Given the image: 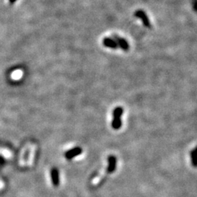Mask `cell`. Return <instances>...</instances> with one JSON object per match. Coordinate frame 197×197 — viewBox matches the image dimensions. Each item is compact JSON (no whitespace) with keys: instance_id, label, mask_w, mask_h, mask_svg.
Returning a JSON list of instances; mask_svg holds the SVG:
<instances>
[{"instance_id":"6da1fadb","label":"cell","mask_w":197,"mask_h":197,"mask_svg":"<svg viewBox=\"0 0 197 197\" xmlns=\"http://www.w3.org/2000/svg\"><path fill=\"white\" fill-rule=\"evenodd\" d=\"M124 113V109L121 107H117L112 112V128L115 130H118L122 126L121 118Z\"/></svg>"},{"instance_id":"7a4b0ae2","label":"cell","mask_w":197,"mask_h":197,"mask_svg":"<svg viewBox=\"0 0 197 197\" xmlns=\"http://www.w3.org/2000/svg\"><path fill=\"white\" fill-rule=\"evenodd\" d=\"M117 158L115 156H110L107 158V174L110 175L114 172L117 168Z\"/></svg>"},{"instance_id":"3957f363","label":"cell","mask_w":197,"mask_h":197,"mask_svg":"<svg viewBox=\"0 0 197 197\" xmlns=\"http://www.w3.org/2000/svg\"><path fill=\"white\" fill-rule=\"evenodd\" d=\"M134 15L142 21V23H143V25L145 27H147V28H150V27L151 26V21H150V19L148 18L147 14H146L143 10H136L135 12V13H134Z\"/></svg>"},{"instance_id":"277c9868","label":"cell","mask_w":197,"mask_h":197,"mask_svg":"<svg viewBox=\"0 0 197 197\" xmlns=\"http://www.w3.org/2000/svg\"><path fill=\"white\" fill-rule=\"evenodd\" d=\"M112 38L116 41L117 44H118V46L119 48H121L122 50L126 51V50L129 49V44H128V42L124 38L121 37H119L118 35L116 34L112 35Z\"/></svg>"},{"instance_id":"5b68a950","label":"cell","mask_w":197,"mask_h":197,"mask_svg":"<svg viewBox=\"0 0 197 197\" xmlns=\"http://www.w3.org/2000/svg\"><path fill=\"white\" fill-rule=\"evenodd\" d=\"M82 152H83V150H82L81 147H75L66 152L65 154H64V156L68 160L73 159V158L81 155Z\"/></svg>"},{"instance_id":"8992f818","label":"cell","mask_w":197,"mask_h":197,"mask_svg":"<svg viewBox=\"0 0 197 197\" xmlns=\"http://www.w3.org/2000/svg\"><path fill=\"white\" fill-rule=\"evenodd\" d=\"M50 177H51V181L53 185L55 188L59 186L60 180H59V171L56 167H53L50 170Z\"/></svg>"},{"instance_id":"52a82bcc","label":"cell","mask_w":197,"mask_h":197,"mask_svg":"<svg viewBox=\"0 0 197 197\" xmlns=\"http://www.w3.org/2000/svg\"><path fill=\"white\" fill-rule=\"evenodd\" d=\"M103 44L105 47L111 48V49H117L118 48V44L112 37H105L103 40Z\"/></svg>"},{"instance_id":"ba28073f","label":"cell","mask_w":197,"mask_h":197,"mask_svg":"<svg viewBox=\"0 0 197 197\" xmlns=\"http://www.w3.org/2000/svg\"><path fill=\"white\" fill-rule=\"evenodd\" d=\"M190 156L192 166L195 168H197V146L191 152Z\"/></svg>"},{"instance_id":"9c48e42d","label":"cell","mask_w":197,"mask_h":197,"mask_svg":"<svg viewBox=\"0 0 197 197\" xmlns=\"http://www.w3.org/2000/svg\"><path fill=\"white\" fill-rule=\"evenodd\" d=\"M17 0H9V2H10V4H13V3H15V2H16Z\"/></svg>"}]
</instances>
